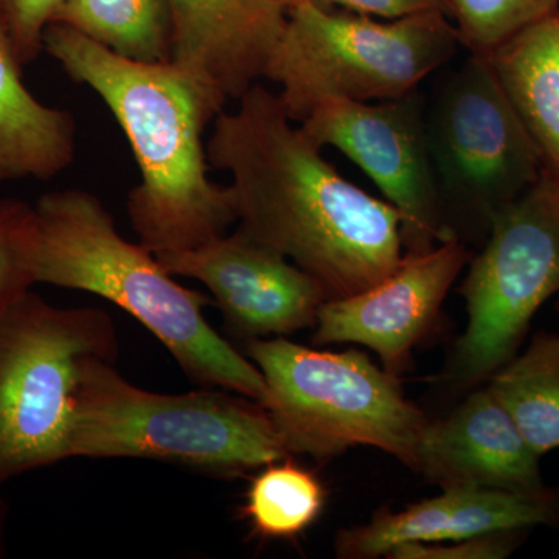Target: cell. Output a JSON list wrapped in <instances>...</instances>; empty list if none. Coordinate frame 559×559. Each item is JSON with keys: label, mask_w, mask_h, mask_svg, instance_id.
Returning <instances> with one entry per match:
<instances>
[{"label": "cell", "mask_w": 559, "mask_h": 559, "mask_svg": "<svg viewBox=\"0 0 559 559\" xmlns=\"http://www.w3.org/2000/svg\"><path fill=\"white\" fill-rule=\"evenodd\" d=\"M246 353L263 373V407L290 455L322 463L370 447L412 468L429 418L404 396L399 377L362 353L320 352L285 337L249 340Z\"/></svg>", "instance_id": "6"}, {"label": "cell", "mask_w": 559, "mask_h": 559, "mask_svg": "<svg viewBox=\"0 0 559 559\" xmlns=\"http://www.w3.org/2000/svg\"><path fill=\"white\" fill-rule=\"evenodd\" d=\"M53 22L128 60L171 61L173 24L167 0H66Z\"/></svg>", "instance_id": "19"}, {"label": "cell", "mask_w": 559, "mask_h": 559, "mask_svg": "<svg viewBox=\"0 0 559 559\" xmlns=\"http://www.w3.org/2000/svg\"><path fill=\"white\" fill-rule=\"evenodd\" d=\"M7 503L0 496V557L5 554V521H7Z\"/></svg>", "instance_id": "26"}, {"label": "cell", "mask_w": 559, "mask_h": 559, "mask_svg": "<svg viewBox=\"0 0 559 559\" xmlns=\"http://www.w3.org/2000/svg\"><path fill=\"white\" fill-rule=\"evenodd\" d=\"M430 159L451 237L485 234L546 167L487 55L469 51L426 98Z\"/></svg>", "instance_id": "8"}, {"label": "cell", "mask_w": 559, "mask_h": 559, "mask_svg": "<svg viewBox=\"0 0 559 559\" xmlns=\"http://www.w3.org/2000/svg\"><path fill=\"white\" fill-rule=\"evenodd\" d=\"M35 246L33 205L0 198V316L36 285Z\"/></svg>", "instance_id": "22"}, {"label": "cell", "mask_w": 559, "mask_h": 559, "mask_svg": "<svg viewBox=\"0 0 559 559\" xmlns=\"http://www.w3.org/2000/svg\"><path fill=\"white\" fill-rule=\"evenodd\" d=\"M559 11V0H448L460 44L489 53L522 28Z\"/></svg>", "instance_id": "21"}, {"label": "cell", "mask_w": 559, "mask_h": 559, "mask_svg": "<svg viewBox=\"0 0 559 559\" xmlns=\"http://www.w3.org/2000/svg\"><path fill=\"white\" fill-rule=\"evenodd\" d=\"M325 503L319 477L286 457L250 480L241 514L260 538L294 539L319 520Z\"/></svg>", "instance_id": "20"}, {"label": "cell", "mask_w": 559, "mask_h": 559, "mask_svg": "<svg viewBox=\"0 0 559 559\" xmlns=\"http://www.w3.org/2000/svg\"><path fill=\"white\" fill-rule=\"evenodd\" d=\"M559 293V179L544 170L492 219L462 285L468 323L444 380L477 388L520 348L530 322Z\"/></svg>", "instance_id": "9"}, {"label": "cell", "mask_w": 559, "mask_h": 559, "mask_svg": "<svg viewBox=\"0 0 559 559\" xmlns=\"http://www.w3.org/2000/svg\"><path fill=\"white\" fill-rule=\"evenodd\" d=\"M536 454L559 448V334L540 333L487 381Z\"/></svg>", "instance_id": "18"}, {"label": "cell", "mask_w": 559, "mask_h": 559, "mask_svg": "<svg viewBox=\"0 0 559 559\" xmlns=\"http://www.w3.org/2000/svg\"><path fill=\"white\" fill-rule=\"evenodd\" d=\"M117 356L100 308L55 307L28 290L0 316V487L70 459L81 366Z\"/></svg>", "instance_id": "7"}, {"label": "cell", "mask_w": 559, "mask_h": 559, "mask_svg": "<svg viewBox=\"0 0 559 559\" xmlns=\"http://www.w3.org/2000/svg\"><path fill=\"white\" fill-rule=\"evenodd\" d=\"M237 103L213 121L207 157L230 175L238 229L308 272L329 300L392 274L404 257L400 213L345 179L277 92L255 83Z\"/></svg>", "instance_id": "1"}, {"label": "cell", "mask_w": 559, "mask_h": 559, "mask_svg": "<svg viewBox=\"0 0 559 559\" xmlns=\"http://www.w3.org/2000/svg\"><path fill=\"white\" fill-rule=\"evenodd\" d=\"M485 55L544 167L559 179V11Z\"/></svg>", "instance_id": "17"}, {"label": "cell", "mask_w": 559, "mask_h": 559, "mask_svg": "<svg viewBox=\"0 0 559 559\" xmlns=\"http://www.w3.org/2000/svg\"><path fill=\"white\" fill-rule=\"evenodd\" d=\"M539 455L488 388L474 390L447 418L426 423L414 465L444 488H498L536 491Z\"/></svg>", "instance_id": "14"}, {"label": "cell", "mask_w": 559, "mask_h": 559, "mask_svg": "<svg viewBox=\"0 0 559 559\" xmlns=\"http://www.w3.org/2000/svg\"><path fill=\"white\" fill-rule=\"evenodd\" d=\"M267 411L224 389L167 395L131 384L102 358L84 359L70 459H148L221 477L289 457Z\"/></svg>", "instance_id": "4"}, {"label": "cell", "mask_w": 559, "mask_h": 559, "mask_svg": "<svg viewBox=\"0 0 559 559\" xmlns=\"http://www.w3.org/2000/svg\"><path fill=\"white\" fill-rule=\"evenodd\" d=\"M22 62L0 20V183L49 180L72 165V112L38 100L22 79Z\"/></svg>", "instance_id": "16"}, {"label": "cell", "mask_w": 559, "mask_h": 559, "mask_svg": "<svg viewBox=\"0 0 559 559\" xmlns=\"http://www.w3.org/2000/svg\"><path fill=\"white\" fill-rule=\"evenodd\" d=\"M300 127L318 145L340 150L401 216L406 253L452 238L430 159L421 90L380 102L323 103Z\"/></svg>", "instance_id": "10"}, {"label": "cell", "mask_w": 559, "mask_h": 559, "mask_svg": "<svg viewBox=\"0 0 559 559\" xmlns=\"http://www.w3.org/2000/svg\"><path fill=\"white\" fill-rule=\"evenodd\" d=\"M173 24L171 61L238 100L264 79L285 31L288 9L277 0H167Z\"/></svg>", "instance_id": "15"}, {"label": "cell", "mask_w": 559, "mask_h": 559, "mask_svg": "<svg viewBox=\"0 0 559 559\" xmlns=\"http://www.w3.org/2000/svg\"><path fill=\"white\" fill-rule=\"evenodd\" d=\"M277 2L282 3L286 9H290V7L297 5V3L304 2V0H277Z\"/></svg>", "instance_id": "27"}, {"label": "cell", "mask_w": 559, "mask_h": 559, "mask_svg": "<svg viewBox=\"0 0 559 559\" xmlns=\"http://www.w3.org/2000/svg\"><path fill=\"white\" fill-rule=\"evenodd\" d=\"M557 524L559 489L444 488L436 498L401 511L382 509L367 524L341 530L334 551L344 559L385 558L401 544L447 543Z\"/></svg>", "instance_id": "13"}, {"label": "cell", "mask_w": 559, "mask_h": 559, "mask_svg": "<svg viewBox=\"0 0 559 559\" xmlns=\"http://www.w3.org/2000/svg\"><path fill=\"white\" fill-rule=\"evenodd\" d=\"M33 209L36 285L112 301L165 345L198 388L230 390L263 406V373L205 320L207 297L176 282L145 246L121 237L100 198L87 190H57L43 194Z\"/></svg>", "instance_id": "3"}, {"label": "cell", "mask_w": 559, "mask_h": 559, "mask_svg": "<svg viewBox=\"0 0 559 559\" xmlns=\"http://www.w3.org/2000/svg\"><path fill=\"white\" fill-rule=\"evenodd\" d=\"M156 257L175 277L201 282L231 329L249 340L314 329L320 308L329 300L308 272L241 229Z\"/></svg>", "instance_id": "11"}, {"label": "cell", "mask_w": 559, "mask_h": 559, "mask_svg": "<svg viewBox=\"0 0 559 559\" xmlns=\"http://www.w3.org/2000/svg\"><path fill=\"white\" fill-rule=\"evenodd\" d=\"M469 260L465 242L455 237L426 252L404 253L399 267L377 285L326 300L319 311L314 342L364 345L399 377Z\"/></svg>", "instance_id": "12"}, {"label": "cell", "mask_w": 559, "mask_h": 559, "mask_svg": "<svg viewBox=\"0 0 559 559\" xmlns=\"http://www.w3.org/2000/svg\"><path fill=\"white\" fill-rule=\"evenodd\" d=\"M66 0H0V20L24 68L43 53L44 33Z\"/></svg>", "instance_id": "23"}, {"label": "cell", "mask_w": 559, "mask_h": 559, "mask_svg": "<svg viewBox=\"0 0 559 559\" xmlns=\"http://www.w3.org/2000/svg\"><path fill=\"white\" fill-rule=\"evenodd\" d=\"M44 51L102 98L130 142L140 182L128 215L140 245L157 255L226 235L237 209L230 186L210 179L204 132L229 100L173 61L128 60L58 22Z\"/></svg>", "instance_id": "2"}, {"label": "cell", "mask_w": 559, "mask_h": 559, "mask_svg": "<svg viewBox=\"0 0 559 559\" xmlns=\"http://www.w3.org/2000/svg\"><path fill=\"white\" fill-rule=\"evenodd\" d=\"M342 9L378 20H403L418 14L447 13L448 0H325Z\"/></svg>", "instance_id": "25"}, {"label": "cell", "mask_w": 559, "mask_h": 559, "mask_svg": "<svg viewBox=\"0 0 559 559\" xmlns=\"http://www.w3.org/2000/svg\"><path fill=\"white\" fill-rule=\"evenodd\" d=\"M447 13L377 20L318 0L288 10L264 70L289 119L300 123L326 102H380L419 90L459 51Z\"/></svg>", "instance_id": "5"}, {"label": "cell", "mask_w": 559, "mask_h": 559, "mask_svg": "<svg viewBox=\"0 0 559 559\" xmlns=\"http://www.w3.org/2000/svg\"><path fill=\"white\" fill-rule=\"evenodd\" d=\"M522 532H496L447 543H407L390 550L389 559H502L520 546Z\"/></svg>", "instance_id": "24"}]
</instances>
